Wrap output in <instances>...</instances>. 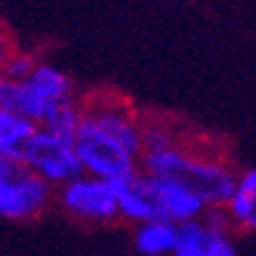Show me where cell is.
<instances>
[{
  "mask_svg": "<svg viewBox=\"0 0 256 256\" xmlns=\"http://www.w3.org/2000/svg\"><path fill=\"white\" fill-rule=\"evenodd\" d=\"M116 188L118 202V218L127 224H146V221H164L158 195L153 188V176L144 172H134L130 176L110 181Z\"/></svg>",
  "mask_w": 256,
  "mask_h": 256,
  "instance_id": "ba28073f",
  "label": "cell"
},
{
  "mask_svg": "<svg viewBox=\"0 0 256 256\" xmlns=\"http://www.w3.org/2000/svg\"><path fill=\"white\" fill-rule=\"evenodd\" d=\"M36 66H38V59H36L31 52H24V50L14 47V50L10 52L8 62H5L2 78H8V80H26L33 73Z\"/></svg>",
  "mask_w": 256,
  "mask_h": 256,
  "instance_id": "5bb4252c",
  "label": "cell"
},
{
  "mask_svg": "<svg viewBox=\"0 0 256 256\" xmlns=\"http://www.w3.org/2000/svg\"><path fill=\"white\" fill-rule=\"evenodd\" d=\"M139 172L156 178L181 181L204 202V207H224L238 181V172L226 158L214 150H200L184 139L156 150H144Z\"/></svg>",
  "mask_w": 256,
  "mask_h": 256,
  "instance_id": "6da1fadb",
  "label": "cell"
},
{
  "mask_svg": "<svg viewBox=\"0 0 256 256\" xmlns=\"http://www.w3.org/2000/svg\"><path fill=\"white\" fill-rule=\"evenodd\" d=\"M170 256H238L233 226L224 207H207L200 218L178 224Z\"/></svg>",
  "mask_w": 256,
  "mask_h": 256,
  "instance_id": "52a82bcc",
  "label": "cell"
},
{
  "mask_svg": "<svg viewBox=\"0 0 256 256\" xmlns=\"http://www.w3.org/2000/svg\"><path fill=\"white\" fill-rule=\"evenodd\" d=\"M70 99H78L73 80L47 62H38L26 80H8L0 76V110L19 113L38 127L56 106Z\"/></svg>",
  "mask_w": 256,
  "mask_h": 256,
  "instance_id": "7a4b0ae2",
  "label": "cell"
},
{
  "mask_svg": "<svg viewBox=\"0 0 256 256\" xmlns=\"http://www.w3.org/2000/svg\"><path fill=\"white\" fill-rule=\"evenodd\" d=\"M36 130L38 124L31 122L28 118L12 113V110H0V160L22 162L24 150Z\"/></svg>",
  "mask_w": 256,
  "mask_h": 256,
  "instance_id": "8fae6325",
  "label": "cell"
},
{
  "mask_svg": "<svg viewBox=\"0 0 256 256\" xmlns=\"http://www.w3.org/2000/svg\"><path fill=\"white\" fill-rule=\"evenodd\" d=\"M22 164L52 188L64 186L70 178L82 174L73 139L50 132L45 127H38L31 136L28 146L24 150Z\"/></svg>",
  "mask_w": 256,
  "mask_h": 256,
  "instance_id": "8992f818",
  "label": "cell"
},
{
  "mask_svg": "<svg viewBox=\"0 0 256 256\" xmlns=\"http://www.w3.org/2000/svg\"><path fill=\"white\" fill-rule=\"evenodd\" d=\"M14 50V42H12V38H10L8 28L0 24V76H2V68H5V62H8L10 52Z\"/></svg>",
  "mask_w": 256,
  "mask_h": 256,
  "instance_id": "9a60e30c",
  "label": "cell"
},
{
  "mask_svg": "<svg viewBox=\"0 0 256 256\" xmlns=\"http://www.w3.org/2000/svg\"><path fill=\"white\" fill-rule=\"evenodd\" d=\"M80 116H82V101H80V96H78V99H70V101H66V104H62V106H56L40 127L73 139L76 127H78V122H80Z\"/></svg>",
  "mask_w": 256,
  "mask_h": 256,
  "instance_id": "4fadbf2b",
  "label": "cell"
},
{
  "mask_svg": "<svg viewBox=\"0 0 256 256\" xmlns=\"http://www.w3.org/2000/svg\"><path fill=\"white\" fill-rule=\"evenodd\" d=\"M176 240V224L146 221L134 228V249L141 256H170Z\"/></svg>",
  "mask_w": 256,
  "mask_h": 256,
  "instance_id": "7c38bea8",
  "label": "cell"
},
{
  "mask_svg": "<svg viewBox=\"0 0 256 256\" xmlns=\"http://www.w3.org/2000/svg\"><path fill=\"white\" fill-rule=\"evenodd\" d=\"M153 188L158 195V204L162 212L164 221L172 224H186V221H195L204 214V202L184 186L181 181H172V178H156L153 176Z\"/></svg>",
  "mask_w": 256,
  "mask_h": 256,
  "instance_id": "9c48e42d",
  "label": "cell"
},
{
  "mask_svg": "<svg viewBox=\"0 0 256 256\" xmlns=\"http://www.w3.org/2000/svg\"><path fill=\"white\" fill-rule=\"evenodd\" d=\"M54 198L59 207L80 224L106 226L118 221L116 188L106 178L80 174L68 184L54 188Z\"/></svg>",
  "mask_w": 256,
  "mask_h": 256,
  "instance_id": "5b68a950",
  "label": "cell"
},
{
  "mask_svg": "<svg viewBox=\"0 0 256 256\" xmlns=\"http://www.w3.org/2000/svg\"><path fill=\"white\" fill-rule=\"evenodd\" d=\"M224 212L233 230L252 233L256 228V172L252 167L238 172L235 190L226 200Z\"/></svg>",
  "mask_w": 256,
  "mask_h": 256,
  "instance_id": "30bf717a",
  "label": "cell"
},
{
  "mask_svg": "<svg viewBox=\"0 0 256 256\" xmlns=\"http://www.w3.org/2000/svg\"><path fill=\"white\" fill-rule=\"evenodd\" d=\"M73 146L78 153L82 174L106 178V181H118V178L139 172V158L130 153L108 132H104L99 124H94L85 113L80 116V122L76 127Z\"/></svg>",
  "mask_w": 256,
  "mask_h": 256,
  "instance_id": "3957f363",
  "label": "cell"
},
{
  "mask_svg": "<svg viewBox=\"0 0 256 256\" xmlns=\"http://www.w3.org/2000/svg\"><path fill=\"white\" fill-rule=\"evenodd\" d=\"M54 200V188L26 170L22 162L0 160V216L8 221H33Z\"/></svg>",
  "mask_w": 256,
  "mask_h": 256,
  "instance_id": "277c9868",
  "label": "cell"
}]
</instances>
